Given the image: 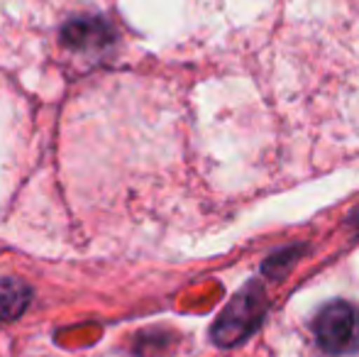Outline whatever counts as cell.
I'll return each instance as SVG.
<instances>
[{
    "mask_svg": "<svg viewBox=\"0 0 359 357\" xmlns=\"http://www.w3.org/2000/svg\"><path fill=\"white\" fill-rule=\"evenodd\" d=\"M32 301V289L22 279L0 276V321H15Z\"/></svg>",
    "mask_w": 359,
    "mask_h": 357,
    "instance_id": "obj_3",
    "label": "cell"
},
{
    "mask_svg": "<svg viewBox=\"0 0 359 357\" xmlns=\"http://www.w3.org/2000/svg\"><path fill=\"white\" fill-rule=\"evenodd\" d=\"M262 289L257 291L255 286H247L242 294H237V299L222 311V316L213 325V338L217 345H235L237 340H242L252 328H255L257 318H259L262 309Z\"/></svg>",
    "mask_w": 359,
    "mask_h": 357,
    "instance_id": "obj_2",
    "label": "cell"
},
{
    "mask_svg": "<svg viewBox=\"0 0 359 357\" xmlns=\"http://www.w3.org/2000/svg\"><path fill=\"white\" fill-rule=\"evenodd\" d=\"M316 338L325 353L350 355L359 350V309L347 301L323 306L316 318Z\"/></svg>",
    "mask_w": 359,
    "mask_h": 357,
    "instance_id": "obj_1",
    "label": "cell"
},
{
    "mask_svg": "<svg viewBox=\"0 0 359 357\" xmlns=\"http://www.w3.org/2000/svg\"><path fill=\"white\" fill-rule=\"evenodd\" d=\"M100 32H105L103 22H72L67 29H64V42L74 49H83V47H93L95 42H103Z\"/></svg>",
    "mask_w": 359,
    "mask_h": 357,
    "instance_id": "obj_4",
    "label": "cell"
}]
</instances>
